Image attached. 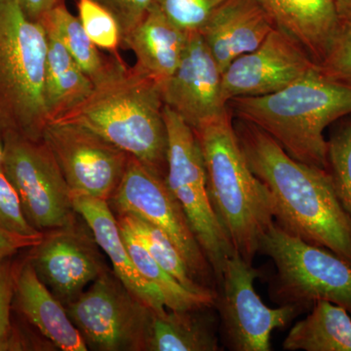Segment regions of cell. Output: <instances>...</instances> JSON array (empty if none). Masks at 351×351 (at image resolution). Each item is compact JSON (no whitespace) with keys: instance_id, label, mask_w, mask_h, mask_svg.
<instances>
[{"instance_id":"obj_1","label":"cell","mask_w":351,"mask_h":351,"mask_svg":"<svg viewBox=\"0 0 351 351\" xmlns=\"http://www.w3.org/2000/svg\"><path fill=\"white\" fill-rule=\"evenodd\" d=\"M233 124L249 167L271 197L277 225L351 262V219L329 172L295 160L258 127L239 119Z\"/></svg>"},{"instance_id":"obj_2","label":"cell","mask_w":351,"mask_h":351,"mask_svg":"<svg viewBox=\"0 0 351 351\" xmlns=\"http://www.w3.org/2000/svg\"><path fill=\"white\" fill-rule=\"evenodd\" d=\"M237 119L262 129L295 160L327 169L325 130L351 114V86L334 82L318 66L276 93L228 103Z\"/></svg>"},{"instance_id":"obj_3","label":"cell","mask_w":351,"mask_h":351,"mask_svg":"<svg viewBox=\"0 0 351 351\" xmlns=\"http://www.w3.org/2000/svg\"><path fill=\"white\" fill-rule=\"evenodd\" d=\"M193 131L204 160L212 206L234 251L253 263L274 223L269 191L249 167L230 108Z\"/></svg>"},{"instance_id":"obj_4","label":"cell","mask_w":351,"mask_h":351,"mask_svg":"<svg viewBox=\"0 0 351 351\" xmlns=\"http://www.w3.org/2000/svg\"><path fill=\"white\" fill-rule=\"evenodd\" d=\"M163 110L161 85L135 66H127L95 87L82 105L59 121L87 127L166 179L168 132Z\"/></svg>"},{"instance_id":"obj_5","label":"cell","mask_w":351,"mask_h":351,"mask_svg":"<svg viewBox=\"0 0 351 351\" xmlns=\"http://www.w3.org/2000/svg\"><path fill=\"white\" fill-rule=\"evenodd\" d=\"M48 38L19 0H0V136L43 140L47 125L45 77Z\"/></svg>"},{"instance_id":"obj_6","label":"cell","mask_w":351,"mask_h":351,"mask_svg":"<svg viewBox=\"0 0 351 351\" xmlns=\"http://www.w3.org/2000/svg\"><path fill=\"white\" fill-rule=\"evenodd\" d=\"M258 254L274 263L269 295L278 306H295L308 313L326 301L351 315V262L323 247L285 232L276 221L261 241Z\"/></svg>"},{"instance_id":"obj_7","label":"cell","mask_w":351,"mask_h":351,"mask_svg":"<svg viewBox=\"0 0 351 351\" xmlns=\"http://www.w3.org/2000/svg\"><path fill=\"white\" fill-rule=\"evenodd\" d=\"M163 113L168 132L166 182L188 217L219 284L226 260L234 253V248L212 206L204 160L195 131L170 108L164 106Z\"/></svg>"},{"instance_id":"obj_8","label":"cell","mask_w":351,"mask_h":351,"mask_svg":"<svg viewBox=\"0 0 351 351\" xmlns=\"http://www.w3.org/2000/svg\"><path fill=\"white\" fill-rule=\"evenodd\" d=\"M0 138L2 170L17 191L29 223L43 233L75 223L77 213L71 189L43 141L14 133Z\"/></svg>"},{"instance_id":"obj_9","label":"cell","mask_w":351,"mask_h":351,"mask_svg":"<svg viewBox=\"0 0 351 351\" xmlns=\"http://www.w3.org/2000/svg\"><path fill=\"white\" fill-rule=\"evenodd\" d=\"M260 270L234 253L226 260L217 289L219 338L232 351H269L274 330L284 329L304 313L300 307L267 306L254 282Z\"/></svg>"},{"instance_id":"obj_10","label":"cell","mask_w":351,"mask_h":351,"mask_svg":"<svg viewBox=\"0 0 351 351\" xmlns=\"http://www.w3.org/2000/svg\"><path fill=\"white\" fill-rule=\"evenodd\" d=\"M66 309L87 348L145 351L154 309L132 294L113 270H106Z\"/></svg>"},{"instance_id":"obj_11","label":"cell","mask_w":351,"mask_h":351,"mask_svg":"<svg viewBox=\"0 0 351 351\" xmlns=\"http://www.w3.org/2000/svg\"><path fill=\"white\" fill-rule=\"evenodd\" d=\"M108 202L115 216L135 215L162 230L196 278L217 293L218 283L214 270L165 179L131 156L123 179Z\"/></svg>"},{"instance_id":"obj_12","label":"cell","mask_w":351,"mask_h":351,"mask_svg":"<svg viewBox=\"0 0 351 351\" xmlns=\"http://www.w3.org/2000/svg\"><path fill=\"white\" fill-rule=\"evenodd\" d=\"M43 141L57 161L71 195L107 201L114 195L131 157L126 152L73 122H48Z\"/></svg>"},{"instance_id":"obj_13","label":"cell","mask_w":351,"mask_h":351,"mask_svg":"<svg viewBox=\"0 0 351 351\" xmlns=\"http://www.w3.org/2000/svg\"><path fill=\"white\" fill-rule=\"evenodd\" d=\"M76 223L43 232L27 257L39 279L64 307L108 269L91 230L88 233Z\"/></svg>"},{"instance_id":"obj_14","label":"cell","mask_w":351,"mask_h":351,"mask_svg":"<svg viewBox=\"0 0 351 351\" xmlns=\"http://www.w3.org/2000/svg\"><path fill=\"white\" fill-rule=\"evenodd\" d=\"M316 66L302 44L276 27L257 49L237 58L223 71L221 97L228 105L239 97L276 93Z\"/></svg>"},{"instance_id":"obj_15","label":"cell","mask_w":351,"mask_h":351,"mask_svg":"<svg viewBox=\"0 0 351 351\" xmlns=\"http://www.w3.org/2000/svg\"><path fill=\"white\" fill-rule=\"evenodd\" d=\"M223 73L199 32L189 34L179 66L161 85L164 106L193 129L228 110L221 97Z\"/></svg>"},{"instance_id":"obj_16","label":"cell","mask_w":351,"mask_h":351,"mask_svg":"<svg viewBox=\"0 0 351 351\" xmlns=\"http://www.w3.org/2000/svg\"><path fill=\"white\" fill-rule=\"evenodd\" d=\"M274 27L257 0H228L200 34L223 73L235 59L257 49Z\"/></svg>"},{"instance_id":"obj_17","label":"cell","mask_w":351,"mask_h":351,"mask_svg":"<svg viewBox=\"0 0 351 351\" xmlns=\"http://www.w3.org/2000/svg\"><path fill=\"white\" fill-rule=\"evenodd\" d=\"M73 207L82 217L101 250L108 256L113 272L122 284L140 301L160 313L167 307L159 291L142 276L129 255L117 219L107 200L73 193Z\"/></svg>"},{"instance_id":"obj_18","label":"cell","mask_w":351,"mask_h":351,"mask_svg":"<svg viewBox=\"0 0 351 351\" xmlns=\"http://www.w3.org/2000/svg\"><path fill=\"white\" fill-rule=\"evenodd\" d=\"M13 306L59 350H88L66 307L39 279L27 258L17 263Z\"/></svg>"},{"instance_id":"obj_19","label":"cell","mask_w":351,"mask_h":351,"mask_svg":"<svg viewBox=\"0 0 351 351\" xmlns=\"http://www.w3.org/2000/svg\"><path fill=\"white\" fill-rule=\"evenodd\" d=\"M276 27L302 44L319 64L331 48L341 22L332 0H257Z\"/></svg>"},{"instance_id":"obj_20","label":"cell","mask_w":351,"mask_h":351,"mask_svg":"<svg viewBox=\"0 0 351 351\" xmlns=\"http://www.w3.org/2000/svg\"><path fill=\"white\" fill-rule=\"evenodd\" d=\"M189 34L152 6L144 20L123 39L136 57V68L162 85L181 62Z\"/></svg>"},{"instance_id":"obj_21","label":"cell","mask_w":351,"mask_h":351,"mask_svg":"<svg viewBox=\"0 0 351 351\" xmlns=\"http://www.w3.org/2000/svg\"><path fill=\"white\" fill-rule=\"evenodd\" d=\"M215 306L196 311H152L145 351H219Z\"/></svg>"},{"instance_id":"obj_22","label":"cell","mask_w":351,"mask_h":351,"mask_svg":"<svg viewBox=\"0 0 351 351\" xmlns=\"http://www.w3.org/2000/svg\"><path fill=\"white\" fill-rule=\"evenodd\" d=\"M40 23L46 32L61 41L95 87L110 82L127 68L121 58H108L101 52L64 2L45 14Z\"/></svg>"},{"instance_id":"obj_23","label":"cell","mask_w":351,"mask_h":351,"mask_svg":"<svg viewBox=\"0 0 351 351\" xmlns=\"http://www.w3.org/2000/svg\"><path fill=\"white\" fill-rule=\"evenodd\" d=\"M45 104L49 122L59 121L91 96L94 83L61 41L48 34Z\"/></svg>"},{"instance_id":"obj_24","label":"cell","mask_w":351,"mask_h":351,"mask_svg":"<svg viewBox=\"0 0 351 351\" xmlns=\"http://www.w3.org/2000/svg\"><path fill=\"white\" fill-rule=\"evenodd\" d=\"M288 351H351V315L332 302H315L291 328L282 343Z\"/></svg>"},{"instance_id":"obj_25","label":"cell","mask_w":351,"mask_h":351,"mask_svg":"<svg viewBox=\"0 0 351 351\" xmlns=\"http://www.w3.org/2000/svg\"><path fill=\"white\" fill-rule=\"evenodd\" d=\"M117 223L124 244L138 272L159 291L168 309L186 311L215 306L216 297L195 294L186 290L154 261L140 240L125 225L119 221Z\"/></svg>"},{"instance_id":"obj_26","label":"cell","mask_w":351,"mask_h":351,"mask_svg":"<svg viewBox=\"0 0 351 351\" xmlns=\"http://www.w3.org/2000/svg\"><path fill=\"white\" fill-rule=\"evenodd\" d=\"M115 217L119 223L125 225L140 240L154 261L186 290L195 294L217 298L216 292L205 287L196 278L177 247L162 230L135 215H119Z\"/></svg>"},{"instance_id":"obj_27","label":"cell","mask_w":351,"mask_h":351,"mask_svg":"<svg viewBox=\"0 0 351 351\" xmlns=\"http://www.w3.org/2000/svg\"><path fill=\"white\" fill-rule=\"evenodd\" d=\"M327 140V171L339 202L351 219V114L339 120Z\"/></svg>"},{"instance_id":"obj_28","label":"cell","mask_w":351,"mask_h":351,"mask_svg":"<svg viewBox=\"0 0 351 351\" xmlns=\"http://www.w3.org/2000/svg\"><path fill=\"white\" fill-rule=\"evenodd\" d=\"M77 9L78 19L90 39L101 50L121 58L119 52L122 45L121 31L112 14L92 0H78Z\"/></svg>"},{"instance_id":"obj_29","label":"cell","mask_w":351,"mask_h":351,"mask_svg":"<svg viewBox=\"0 0 351 351\" xmlns=\"http://www.w3.org/2000/svg\"><path fill=\"white\" fill-rule=\"evenodd\" d=\"M228 0H154L152 6L186 34H195Z\"/></svg>"},{"instance_id":"obj_30","label":"cell","mask_w":351,"mask_h":351,"mask_svg":"<svg viewBox=\"0 0 351 351\" xmlns=\"http://www.w3.org/2000/svg\"><path fill=\"white\" fill-rule=\"evenodd\" d=\"M0 228L6 232L23 237H39L38 232L25 218L22 202L17 191L14 188L0 166Z\"/></svg>"},{"instance_id":"obj_31","label":"cell","mask_w":351,"mask_h":351,"mask_svg":"<svg viewBox=\"0 0 351 351\" xmlns=\"http://www.w3.org/2000/svg\"><path fill=\"white\" fill-rule=\"evenodd\" d=\"M17 263L12 257L0 258V351L13 350L16 327L12 322Z\"/></svg>"},{"instance_id":"obj_32","label":"cell","mask_w":351,"mask_h":351,"mask_svg":"<svg viewBox=\"0 0 351 351\" xmlns=\"http://www.w3.org/2000/svg\"><path fill=\"white\" fill-rule=\"evenodd\" d=\"M317 66L323 75L351 86V23L341 24L329 52Z\"/></svg>"},{"instance_id":"obj_33","label":"cell","mask_w":351,"mask_h":351,"mask_svg":"<svg viewBox=\"0 0 351 351\" xmlns=\"http://www.w3.org/2000/svg\"><path fill=\"white\" fill-rule=\"evenodd\" d=\"M105 8L117 20L123 39L151 10L154 0H92Z\"/></svg>"},{"instance_id":"obj_34","label":"cell","mask_w":351,"mask_h":351,"mask_svg":"<svg viewBox=\"0 0 351 351\" xmlns=\"http://www.w3.org/2000/svg\"><path fill=\"white\" fill-rule=\"evenodd\" d=\"M43 235L39 237H23L0 228V258L13 257L22 249L32 248L40 241Z\"/></svg>"},{"instance_id":"obj_35","label":"cell","mask_w":351,"mask_h":351,"mask_svg":"<svg viewBox=\"0 0 351 351\" xmlns=\"http://www.w3.org/2000/svg\"><path fill=\"white\" fill-rule=\"evenodd\" d=\"M19 2L29 19L40 22L45 14L63 3L64 0H19Z\"/></svg>"},{"instance_id":"obj_36","label":"cell","mask_w":351,"mask_h":351,"mask_svg":"<svg viewBox=\"0 0 351 351\" xmlns=\"http://www.w3.org/2000/svg\"><path fill=\"white\" fill-rule=\"evenodd\" d=\"M341 24L351 23V0H332Z\"/></svg>"},{"instance_id":"obj_37","label":"cell","mask_w":351,"mask_h":351,"mask_svg":"<svg viewBox=\"0 0 351 351\" xmlns=\"http://www.w3.org/2000/svg\"><path fill=\"white\" fill-rule=\"evenodd\" d=\"M1 140V138H0ZM2 141H0V166H1L2 156H3V145H2Z\"/></svg>"}]
</instances>
